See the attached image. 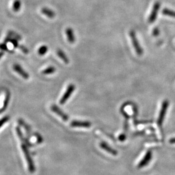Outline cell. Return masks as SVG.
Instances as JSON below:
<instances>
[{"mask_svg": "<svg viewBox=\"0 0 175 175\" xmlns=\"http://www.w3.org/2000/svg\"><path fill=\"white\" fill-rule=\"evenodd\" d=\"M129 35L131 38L132 46L134 48V49L137 53V55L139 56H142L143 54V49L140 46V43L137 37V35L135 31L131 30L129 32Z\"/></svg>", "mask_w": 175, "mask_h": 175, "instance_id": "6da1fadb", "label": "cell"}, {"mask_svg": "<svg viewBox=\"0 0 175 175\" xmlns=\"http://www.w3.org/2000/svg\"><path fill=\"white\" fill-rule=\"evenodd\" d=\"M22 151H23L24 155H25V157H26L27 162V164L28 166L29 171L31 173H34L35 171V166H34V162L33 161V159L31 157V155L29 153L28 150L25 144L22 145Z\"/></svg>", "mask_w": 175, "mask_h": 175, "instance_id": "7a4b0ae2", "label": "cell"}, {"mask_svg": "<svg viewBox=\"0 0 175 175\" xmlns=\"http://www.w3.org/2000/svg\"><path fill=\"white\" fill-rule=\"evenodd\" d=\"M160 5H161L160 2L159 1H157L154 3V5L153 6V8L151 10V14L149 16V19H148V21L149 23H154L156 19H157L158 13L160 8Z\"/></svg>", "mask_w": 175, "mask_h": 175, "instance_id": "3957f363", "label": "cell"}, {"mask_svg": "<svg viewBox=\"0 0 175 175\" xmlns=\"http://www.w3.org/2000/svg\"><path fill=\"white\" fill-rule=\"evenodd\" d=\"M168 105H169V103L167 100H165L163 102L162 107H161V109L160 110L158 119V125L159 128L161 127L162 123H163L164 119V116L166 114V110H167Z\"/></svg>", "mask_w": 175, "mask_h": 175, "instance_id": "277c9868", "label": "cell"}, {"mask_svg": "<svg viewBox=\"0 0 175 175\" xmlns=\"http://www.w3.org/2000/svg\"><path fill=\"white\" fill-rule=\"evenodd\" d=\"M75 86L73 84H70L68 86L67 88L66 91L64 94L63 96H62L60 100V104L61 105H63L65 103V102L68 100V99L70 98V97L71 96L72 94L75 90Z\"/></svg>", "mask_w": 175, "mask_h": 175, "instance_id": "5b68a950", "label": "cell"}, {"mask_svg": "<svg viewBox=\"0 0 175 175\" xmlns=\"http://www.w3.org/2000/svg\"><path fill=\"white\" fill-rule=\"evenodd\" d=\"M152 152L150 150H149L147 151L144 158L140 160L139 163L138 165V168H143L146 166H147L149 163V162L151 161V160L152 159Z\"/></svg>", "mask_w": 175, "mask_h": 175, "instance_id": "8992f818", "label": "cell"}, {"mask_svg": "<svg viewBox=\"0 0 175 175\" xmlns=\"http://www.w3.org/2000/svg\"><path fill=\"white\" fill-rule=\"evenodd\" d=\"M92 123L89 121H72L70 123V126L74 128H90Z\"/></svg>", "mask_w": 175, "mask_h": 175, "instance_id": "52a82bcc", "label": "cell"}, {"mask_svg": "<svg viewBox=\"0 0 175 175\" xmlns=\"http://www.w3.org/2000/svg\"><path fill=\"white\" fill-rule=\"evenodd\" d=\"M51 110L53 112L57 114L58 116H59L61 119L66 121L68 120V116L67 114H64L63 111L61 110L58 106L56 105H53L51 106Z\"/></svg>", "mask_w": 175, "mask_h": 175, "instance_id": "ba28073f", "label": "cell"}, {"mask_svg": "<svg viewBox=\"0 0 175 175\" xmlns=\"http://www.w3.org/2000/svg\"><path fill=\"white\" fill-rule=\"evenodd\" d=\"M13 69L16 71L18 74H19L21 77H22L25 79H28L29 78V76L28 73L24 70L21 65L18 64H15L13 65Z\"/></svg>", "mask_w": 175, "mask_h": 175, "instance_id": "9c48e42d", "label": "cell"}, {"mask_svg": "<svg viewBox=\"0 0 175 175\" xmlns=\"http://www.w3.org/2000/svg\"><path fill=\"white\" fill-rule=\"evenodd\" d=\"M100 146L104 150L106 151H107V152H109V154L113 155H117L118 154V152L117 150H114L113 149L112 147H111L109 145H107L106 142H102L100 143Z\"/></svg>", "mask_w": 175, "mask_h": 175, "instance_id": "30bf717a", "label": "cell"}, {"mask_svg": "<svg viewBox=\"0 0 175 175\" xmlns=\"http://www.w3.org/2000/svg\"><path fill=\"white\" fill-rule=\"evenodd\" d=\"M67 37L69 43L73 44L76 41V37L74 34L73 30L71 28H67L65 30Z\"/></svg>", "mask_w": 175, "mask_h": 175, "instance_id": "8fae6325", "label": "cell"}, {"mask_svg": "<svg viewBox=\"0 0 175 175\" xmlns=\"http://www.w3.org/2000/svg\"><path fill=\"white\" fill-rule=\"evenodd\" d=\"M57 54L59 56V57L64 62L65 64H68L70 62L69 59L68 57V56H67V54H65V53L63 51H62L61 49H58L57 50Z\"/></svg>", "mask_w": 175, "mask_h": 175, "instance_id": "7c38bea8", "label": "cell"}, {"mask_svg": "<svg viewBox=\"0 0 175 175\" xmlns=\"http://www.w3.org/2000/svg\"><path fill=\"white\" fill-rule=\"evenodd\" d=\"M42 14L45 15L46 17L49 18H53L55 17V13L53 11V10L49 9L48 8H43L41 10Z\"/></svg>", "mask_w": 175, "mask_h": 175, "instance_id": "4fadbf2b", "label": "cell"}, {"mask_svg": "<svg viewBox=\"0 0 175 175\" xmlns=\"http://www.w3.org/2000/svg\"><path fill=\"white\" fill-rule=\"evenodd\" d=\"M162 14L164 16H168V17L175 18V11L174 10L165 8L163 10Z\"/></svg>", "mask_w": 175, "mask_h": 175, "instance_id": "5bb4252c", "label": "cell"}, {"mask_svg": "<svg viewBox=\"0 0 175 175\" xmlns=\"http://www.w3.org/2000/svg\"><path fill=\"white\" fill-rule=\"evenodd\" d=\"M9 99H10V93L9 92H8L7 94L6 95V96H5V100H4V102L3 107L0 109V114L3 112L6 109L8 105V103H9Z\"/></svg>", "mask_w": 175, "mask_h": 175, "instance_id": "9a60e30c", "label": "cell"}, {"mask_svg": "<svg viewBox=\"0 0 175 175\" xmlns=\"http://www.w3.org/2000/svg\"><path fill=\"white\" fill-rule=\"evenodd\" d=\"M21 8V2L20 0H15L13 4V9L14 11L17 12Z\"/></svg>", "mask_w": 175, "mask_h": 175, "instance_id": "2e32d148", "label": "cell"}, {"mask_svg": "<svg viewBox=\"0 0 175 175\" xmlns=\"http://www.w3.org/2000/svg\"><path fill=\"white\" fill-rule=\"evenodd\" d=\"M55 71H56V69L54 66H49V67L47 68L46 69H45L42 71V73L45 75L51 74L54 73L55 72Z\"/></svg>", "mask_w": 175, "mask_h": 175, "instance_id": "e0dca14e", "label": "cell"}, {"mask_svg": "<svg viewBox=\"0 0 175 175\" xmlns=\"http://www.w3.org/2000/svg\"><path fill=\"white\" fill-rule=\"evenodd\" d=\"M48 47L46 45H42L39 48L38 53L41 56H43L48 52Z\"/></svg>", "mask_w": 175, "mask_h": 175, "instance_id": "ac0fdd59", "label": "cell"}, {"mask_svg": "<svg viewBox=\"0 0 175 175\" xmlns=\"http://www.w3.org/2000/svg\"><path fill=\"white\" fill-rule=\"evenodd\" d=\"M19 124H21L22 126H23V128L25 129V130H26V133L28 134H30V132H31V129H30V126L28 125H27L26 123H25L22 120H21V119H20V120H19Z\"/></svg>", "mask_w": 175, "mask_h": 175, "instance_id": "d6986e66", "label": "cell"}, {"mask_svg": "<svg viewBox=\"0 0 175 175\" xmlns=\"http://www.w3.org/2000/svg\"><path fill=\"white\" fill-rule=\"evenodd\" d=\"M5 42H11L14 48H17L18 47V43L17 39H11L10 37H8L6 39Z\"/></svg>", "mask_w": 175, "mask_h": 175, "instance_id": "ffe728a7", "label": "cell"}, {"mask_svg": "<svg viewBox=\"0 0 175 175\" xmlns=\"http://www.w3.org/2000/svg\"><path fill=\"white\" fill-rule=\"evenodd\" d=\"M16 131H17L18 135L19 138H20V140H22V142H24L25 138H23V135H22V132L21 131V129H20V128H19V127H17V128H16Z\"/></svg>", "mask_w": 175, "mask_h": 175, "instance_id": "44dd1931", "label": "cell"}, {"mask_svg": "<svg viewBox=\"0 0 175 175\" xmlns=\"http://www.w3.org/2000/svg\"><path fill=\"white\" fill-rule=\"evenodd\" d=\"M9 120V116H5L4 117L3 119H2L1 120H0V128L5 123H6Z\"/></svg>", "mask_w": 175, "mask_h": 175, "instance_id": "7402d4cb", "label": "cell"}, {"mask_svg": "<svg viewBox=\"0 0 175 175\" xmlns=\"http://www.w3.org/2000/svg\"><path fill=\"white\" fill-rule=\"evenodd\" d=\"M35 136L36 137V140H37V142L38 143H42L43 140V138L42 137V136L39 134H38V133H35Z\"/></svg>", "mask_w": 175, "mask_h": 175, "instance_id": "603a6c76", "label": "cell"}, {"mask_svg": "<svg viewBox=\"0 0 175 175\" xmlns=\"http://www.w3.org/2000/svg\"><path fill=\"white\" fill-rule=\"evenodd\" d=\"M159 34H160V30L158 27L154 28L152 31V35L154 36H158V35H159Z\"/></svg>", "mask_w": 175, "mask_h": 175, "instance_id": "cb8c5ba5", "label": "cell"}, {"mask_svg": "<svg viewBox=\"0 0 175 175\" xmlns=\"http://www.w3.org/2000/svg\"><path fill=\"white\" fill-rule=\"evenodd\" d=\"M0 49L2 50V51H8V48L6 43L0 44Z\"/></svg>", "mask_w": 175, "mask_h": 175, "instance_id": "d4e9b609", "label": "cell"}, {"mask_svg": "<svg viewBox=\"0 0 175 175\" xmlns=\"http://www.w3.org/2000/svg\"><path fill=\"white\" fill-rule=\"evenodd\" d=\"M126 138V135L124 133L120 134V136L118 137V140H120L121 142H123V141L125 140Z\"/></svg>", "mask_w": 175, "mask_h": 175, "instance_id": "484cf974", "label": "cell"}, {"mask_svg": "<svg viewBox=\"0 0 175 175\" xmlns=\"http://www.w3.org/2000/svg\"><path fill=\"white\" fill-rule=\"evenodd\" d=\"M20 49H21L23 52L25 53H27L28 52V49H27L26 48H25V47H23V46H21V47H20Z\"/></svg>", "mask_w": 175, "mask_h": 175, "instance_id": "4316f807", "label": "cell"}, {"mask_svg": "<svg viewBox=\"0 0 175 175\" xmlns=\"http://www.w3.org/2000/svg\"><path fill=\"white\" fill-rule=\"evenodd\" d=\"M169 142L171 143H175V138H172L171 140H169Z\"/></svg>", "mask_w": 175, "mask_h": 175, "instance_id": "83f0119b", "label": "cell"}, {"mask_svg": "<svg viewBox=\"0 0 175 175\" xmlns=\"http://www.w3.org/2000/svg\"><path fill=\"white\" fill-rule=\"evenodd\" d=\"M3 55H4V53L0 52V59H1V58H2V57L3 56Z\"/></svg>", "mask_w": 175, "mask_h": 175, "instance_id": "f1b7e54d", "label": "cell"}]
</instances>
